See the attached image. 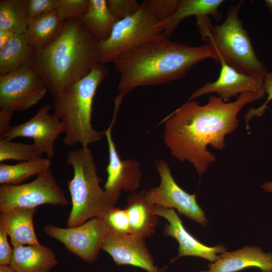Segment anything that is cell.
I'll return each instance as SVG.
<instances>
[{"instance_id":"obj_12","label":"cell","mask_w":272,"mask_h":272,"mask_svg":"<svg viewBox=\"0 0 272 272\" xmlns=\"http://www.w3.org/2000/svg\"><path fill=\"white\" fill-rule=\"evenodd\" d=\"M118 111L114 110L111 122L104 130L108 146L109 162L106 168L107 178L104 186L110 203L115 207L122 190L133 191L140 185L142 176L141 164L132 159L122 160L112 136V129Z\"/></svg>"},{"instance_id":"obj_40","label":"cell","mask_w":272,"mask_h":272,"mask_svg":"<svg viewBox=\"0 0 272 272\" xmlns=\"http://www.w3.org/2000/svg\"><path fill=\"white\" fill-rule=\"evenodd\" d=\"M199 272H211L210 270H201V271H200Z\"/></svg>"},{"instance_id":"obj_19","label":"cell","mask_w":272,"mask_h":272,"mask_svg":"<svg viewBox=\"0 0 272 272\" xmlns=\"http://www.w3.org/2000/svg\"><path fill=\"white\" fill-rule=\"evenodd\" d=\"M58 262L52 249L40 244L14 247L9 265L16 272H49Z\"/></svg>"},{"instance_id":"obj_11","label":"cell","mask_w":272,"mask_h":272,"mask_svg":"<svg viewBox=\"0 0 272 272\" xmlns=\"http://www.w3.org/2000/svg\"><path fill=\"white\" fill-rule=\"evenodd\" d=\"M156 169L160 177V183L158 186L146 191V199L149 204L175 208L180 214L204 226H207L208 221L196 201L195 194H189L177 184L169 165L165 160L157 161Z\"/></svg>"},{"instance_id":"obj_20","label":"cell","mask_w":272,"mask_h":272,"mask_svg":"<svg viewBox=\"0 0 272 272\" xmlns=\"http://www.w3.org/2000/svg\"><path fill=\"white\" fill-rule=\"evenodd\" d=\"M146 191L133 193L127 199L125 208L129 219L131 234L145 239L151 237L156 231L158 224L157 216L153 211V206L148 202Z\"/></svg>"},{"instance_id":"obj_25","label":"cell","mask_w":272,"mask_h":272,"mask_svg":"<svg viewBox=\"0 0 272 272\" xmlns=\"http://www.w3.org/2000/svg\"><path fill=\"white\" fill-rule=\"evenodd\" d=\"M51 162L48 158L41 157L15 165L0 163V184L20 185L33 176L51 168Z\"/></svg>"},{"instance_id":"obj_31","label":"cell","mask_w":272,"mask_h":272,"mask_svg":"<svg viewBox=\"0 0 272 272\" xmlns=\"http://www.w3.org/2000/svg\"><path fill=\"white\" fill-rule=\"evenodd\" d=\"M147 2L155 14L163 23L174 13L179 0H147Z\"/></svg>"},{"instance_id":"obj_17","label":"cell","mask_w":272,"mask_h":272,"mask_svg":"<svg viewBox=\"0 0 272 272\" xmlns=\"http://www.w3.org/2000/svg\"><path fill=\"white\" fill-rule=\"evenodd\" d=\"M211 272H238L256 267L261 272H272V253L264 252L256 246L220 254L217 259L208 264Z\"/></svg>"},{"instance_id":"obj_1","label":"cell","mask_w":272,"mask_h":272,"mask_svg":"<svg viewBox=\"0 0 272 272\" xmlns=\"http://www.w3.org/2000/svg\"><path fill=\"white\" fill-rule=\"evenodd\" d=\"M265 94L244 93L232 102L211 95L204 105L187 101L161 121L165 122V144L173 157L180 162L190 163L200 176L216 160L207 146L223 150L226 135L233 133L239 125L237 115L241 109Z\"/></svg>"},{"instance_id":"obj_37","label":"cell","mask_w":272,"mask_h":272,"mask_svg":"<svg viewBox=\"0 0 272 272\" xmlns=\"http://www.w3.org/2000/svg\"><path fill=\"white\" fill-rule=\"evenodd\" d=\"M260 186L265 191L272 193V181L265 182Z\"/></svg>"},{"instance_id":"obj_28","label":"cell","mask_w":272,"mask_h":272,"mask_svg":"<svg viewBox=\"0 0 272 272\" xmlns=\"http://www.w3.org/2000/svg\"><path fill=\"white\" fill-rule=\"evenodd\" d=\"M107 230L119 235L131 234L128 216L126 209L114 207L102 217Z\"/></svg>"},{"instance_id":"obj_26","label":"cell","mask_w":272,"mask_h":272,"mask_svg":"<svg viewBox=\"0 0 272 272\" xmlns=\"http://www.w3.org/2000/svg\"><path fill=\"white\" fill-rule=\"evenodd\" d=\"M28 0L0 1V30L26 33L28 26Z\"/></svg>"},{"instance_id":"obj_2","label":"cell","mask_w":272,"mask_h":272,"mask_svg":"<svg viewBox=\"0 0 272 272\" xmlns=\"http://www.w3.org/2000/svg\"><path fill=\"white\" fill-rule=\"evenodd\" d=\"M208 58L216 60L208 45L174 42L163 33L129 49L114 61L120 75L116 97L122 100L135 88L181 79L194 65Z\"/></svg>"},{"instance_id":"obj_16","label":"cell","mask_w":272,"mask_h":272,"mask_svg":"<svg viewBox=\"0 0 272 272\" xmlns=\"http://www.w3.org/2000/svg\"><path fill=\"white\" fill-rule=\"evenodd\" d=\"M153 211L155 215L164 218L168 221L163 235L172 236L179 243L178 255L171 260L172 262L184 256H193L213 262L217 259L218 254L226 251V248L222 245L210 247L196 239L186 230L173 209L154 206Z\"/></svg>"},{"instance_id":"obj_9","label":"cell","mask_w":272,"mask_h":272,"mask_svg":"<svg viewBox=\"0 0 272 272\" xmlns=\"http://www.w3.org/2000/svg\"><path fill=\"white\" fill-rule=\"evenodd\" d=\"M48 87L34 65H24L0 75V109H29L46 95Z\"/></svg>"},{"instance_id":"obj_6","label":"cell","mask_w":272,"mask_h":272,"mask_svg":"<svg viewBox=\"0 0 272 272\" xmlns=\"http://www.w3.org/2000/svg\"><path fill=\"white\" fill-rule=\"evenodd\" d=\"M66 162L72 166L73 178L67 182L72 210L66 221L67 228L80 226L95 217H103L113 207L97 174L92 151L89 147L70 150Z\"/></svg>"},{"instance_id":"obj_27","label":"cell","mask_w":272,"mask_h":272,"mask_svg":"<svg viewBox=\"0 0 272 272\" xmlns=\"http://www.w3.org/2000/svg\"><path fill=\"white\" fill-rule=\"evenodd\" d=\"M41 157L33 144L18 143L0 139V162L16 160L24 162Z\"/></svg>"},{"instance_id":"obj_39","label":"cell","mask_w":272,"mask_h":272,"mask_svg":"<svg viewBox=\"0 0 272 272\" xmlns=\"http://www.w3.org/2000/svg\"><path fill=\"white\" fill-rule=\"evenodd\" d=\"M264 3L269 12L272 13V0H265Z\"/></svg>"},{"instance_id":"obj_15","label":"cell","mask_w":272,"mask_h":272,"mask_svg":"<svg viewBox=\"0 0 272 272\" xmlns=\"http://www.w3.org/2000/svg\"><path fill=\"white\" fill-rule=\"evenodd\" d=\"M219 63L221 64V70L218 79L196 90L188 101L208 94L216 93L224 102H229L232 97L244 93H265L263 77L240 73L223 60H220Z\"/></svg>"},{"instance_id":"obj_4","label":"cell","mask_w":272,"mask_h":272,"mask_svg":"<svg viewBox=\"0 0 272 272\" xmlns=\"http://www.w3.org/2000/svg\"><path fill=\"white\" fill-rule=\"evenodd\" d=\"M108 73L104 64H98L87 76L53 97V114L64 126L65 145L87 148L105 136L104 130L93 128L91 120L96 91Z\"/></svg>"},{"instance_id":"obj_3","label":"cell","mask_w":272,"mask_h":272,"mask_svg":"<svg viewBox=\"0 0 272 272\" xmlns=\"http://www.w3.org/2000/svg\"><path fill=\"white\" fill-rule=\"evenodd\" d=\"M98 64V42L79 19L65 21L57 38L34 53V66L53 97L87 76Z\"/></svg>"},{"instance_id":"obj_22","label":"cell","mask_w":272,"mask_h":272,"mask_svg":"<svg viewBox=\"0 0 272 272\" xmlns=\"http://www.w3.org/2000/svg\"><path fill=\"white\" fill-rule=\"evenodd\" d=\"M223 0H179L177 9L173 15L163 22L164 34L169 37L180 23L187 17L195 16H211L215 20L220 21L222 16L219 11Z\"/></svg>"},{"instance_id":"obj_23","label":"cell","mask_w":272,"mask_h":272,"mask_svg":"<svg viewBox=\"0 0 272 272\" xmlns=\"http://www.w3.org/2000/svg\"><path fill=\"white\" fill-rule=\"evenodd\" d=\"M79 19L98 43L109 37L119 20L110 11L106 0H89L86 11Z\"/></svg>"},{"instance_id":"obj_32","label":"cell","mask_w":272,"mask_h":272,"mask_svg":"<svg viewBox=\"0 0 272 272\" xmlns=\"http://www.w3.org/2000/svg\"><path fill=\"white\" fill-rule=\"evenodd\" d=\"M264 89L265 93L267 95L265 101L258 108H250L244 116L247 129L249 122L252 118L261 116L268 107V103L272 100V71H267L264 77Z\"/></svg>"},{"instance_id":"obj_13","label":"cell","mask_w":272,"mask_h":272,"mask_svg":"<svg viewBox=\"0 0 272 272\" xmlns=\"http://www.w3.org/2000/svg\"><path fill=\"white\" fill-rule=\"evenodd\" d=\"M52 108L53 104L50 103L41 107L30 119L12 126L4 138L11 140L19 137L31 138L40 156L45 154L47 158H53L55 155V142L61 133L65 132V128L56 116L49 113Z\"/></svg>"},{"instance_id":"obj_33","label":"cell","mask_w":272,"mask_h":272,"mask_svg":"<svg viewBox=\"0 0 272 272\" xmlns=\"http://www.w3.org/2000/svg\"><path fill=\"white\" fill-rule=\"evenodd\" d=\"M58 0H28V16L29 21L40 15L54 11Z\"/></svg>"},{"instance_id":"obj_21","label":"cell","mask_w":272,"mask_h":272,"mask_svg":"<svg viewBox=\"0 0 272 272\" xmlns=\"http://www.w3.org/2000/svg\"><path fill=\"white\" fill-rule=\"evenodd\" d=\"M65 22L58 19L55 11L30 20L25 33L33 53L54 41L62 32Z\"/></svg>"},{"instance_id":"obj_36","label":"cell","mask_w":272,"mask_h":272,"mask_svg":"<svg viewBox=\"0 0 272 272\" xmlns=\"http://www.w3.org/2000/svg\"><path fill=\"white\" fill-rule=\"evenodd\" d=\"M15 34L9 31L0 30V49L11 40Z\"/></svg>"},{"instance_id":"obj_38","label":"cell","mask_w":272,"mask_h":272,"mask_svg":"<svg viewBox=\"0 0 272 272\" xmlns=\"http://www.w3.org/2000/svg\"><path fill=\"white\" fill-rule=\"evenodd\" d=\"M0 272H16L9 265H0Z\"/></svg>"},{"instance_id":"obj_10","label":"cell","mask_w":272,"mask_h":272,"mask_svg":"<svg viewBox=\"0 0 272 272\" xmlns=\"http://www.w3.org/2000/svg\"><path fill=\"white\" fill-rule=\"evenodd\" d=\"M43 229L45 234L62 243L68 251L92 263L102 249L106 225L103 218L95 217L74 227L64 228L49 224Z\"/></svg>"},{"instance_id":"obj_34","label":"cell","mask_w":272,"mask_h":272,"mask_svg":"<svg viewBox=\"0 0 272 272\" xmlns=\"http://www.w3.org/2000/svg\"><path fill=\"white\" fill-rule=\"evenodd\" d=\"M7 234L0 227V265H9L13 248L10 246L7 240Z\"/></svg>"},{"instance_id":"obj_8","label":"cell","mask_w":272,"mask_h":272,"mask_svg":"<svg viewBox=\"0 0 272 272\" xmlns=\"http://www.w3.org/2000/svg\"><path fill=\"white\" fill-rule=\"evenodd\" d=\"M44 204L61 206L70 204L51 168L27 183L16 185L1 184V212L16 207L36 208Z\"/></svg>"},{"instance_id":"obj_18","label":"cell","mask_w":272,"mask_h":272,"mask_svg":"<svg viewBox=\"0 0 272 272\" xmlns=\"http://www.w3.org/2000/svg\"><path fill=\"white\" fill-rule=\"evenodd\" d=\"M35 208L16 207L1 212L0 227L10 237L13 247L40 244L35 234L33 217Z\"/></svg>"},{"instance_id":"obj_35","label":"cell","mask_w":272,"mask_h":272,"mask_svg":"<svg viewBox=\"0 0 272 272\" xmlns=\"http://www.w3.org/2000/svg\"><path fill=\"white\" fill-rule=\"evenodd\" d=\"M14 112L5 109H0V139L4 138L12 128L11 120Z\"/></svg>"},{"instance_id":"obj_14","label":"cell","mask_w":272,"mask_h":272,"mask_svg":"<svg viewBox=\"0 0 272 272\" xmlns=\"http://www.w3.org/2000/svg\"><path fill=\"white\" fill-rule=\"evenodd\" d=\"M102 249L112 257L117 265H130L148 272H165L166 268L155 265L145 239L131 234H117L108 231L106 228Z\"/></svg>"},{"instance_id":"obj_24","label":"cell","mask_w":272,"mask_h":272,"mask_svg":"<svg viewBox=\"0 0 272 272\" xmlns=\"http://www.w3.org/2000/svg\"><path fill=\"white\" fill-rule=\"evenodd\" d=\"M24 65H34V53L26 33H16L0 49V75Z\"/></svg>"},{"instance_id":"obj_7","label":"cell","mask_w":272,"mask_h":272,"mask_svg":"<svg viewBox=\"0 0 272 272\" xmlns=\"http://www.w3.org/2000/svg\"><path fill=\"white\" fill-rule=\"evenodd\" d=\"M164 30L147 0L143 1L135 13L116 22L106 40L98 42L99 63H113L121 54L163 34Z\"/></svg>"},{"instance_id":"obj_5","label":"cell","mask_w":272,"mask_h":272,"mask_svg":"<svg viewBox=\"0 0 272 272\" xmlns=\"http://www.w3.org/2000/svg\"><path fill=\"white\" fill-rule=\"evenodd\" d=\"M244 2L230 7L220 25H214L209 16H200L196 17V25L202 40L215 54L217 63L223 60L240 73L264 77L267 69L257 57L239 17Z\"/></svg>"},{"instance_id":"obj_29","label":"cell","mask_w":272,"mask_h":272,"mask_svg":"<svg viewBox=\"0 0 272 272\" xmlns=\"http://www.w3.org/2000/svg\"><path fill=\"white\" fill-rule=\"evenodd\" d=\"M89 0H58L56 14L62 22L79 19L86 11Z\"/></svg>"},{"instance_id":"obj_30","label":"cell","mask_w":272,"mask_h":272,"mask_svg":"<svg viewBox=\"0 0 272 272\" xmlns=\"http://www.w3.org/2000/svg\"><path fill=\"white\" fill-rule=\"evenodd\" d=\"M112 14L119 20L133 14L140 5L135 0H106Z\"/></svg>"}]
</instances>
